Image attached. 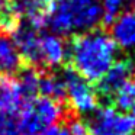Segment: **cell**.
Returning a JSON list of instances; mask_svg holds the SVG:
<instances>
[{"instance_id": "cell-1", "label": "cell", "mask_w": 135, "mask_h": 135, "mask_svg": "<svg viewBox=\"0 0 135 135\" xmlns=\"http://www.w3.org/2000/svg\"><path fill=\"white\" fill-rule=\"evenodd\" d=\"M67 60L71 70L89 83L99 81L118 60V47L105 31L93 29L73 35Z\"/></svg>"}, {"instance_id": "cell-2", "label": "cell", "mask_w": 135, "mask_h": 135, "mask_svg": "<svg viewBox=\"0 0 135 135\" xmlns=\"http://www.w3.org/2000/svg\"><path fill=\"white\" fill-rule=\"evenodd\" d=\"M102 23V0H54L47 13V28L61 36L96 29Z\"/></svg>"}, {"instance_id": "cell-3", "label": "cell", "mask_w": 135, "mask_h": 135, "mask_svg": "<svg viewBox=\"0 0 135 135\" xmlns=\"http://www.w3.org/2000/svg\"><path fill=\"white\" fill-rule=\"evenodd\" d=\"M62 118L64 106L61 102L36 96L23 103L16 120L21 135H35L54 125H58Z\"/></svg>"}, {"instance_id": "cell-4", "label": "cell", "mask_w": 135, "mask_h": 135, "mask_svg": "<svg viewBox=\"0 0 135 135\" xmlns=\"http://www.w3.org/2000/svg\"><path fill=\"white\" fill-rule=\"evenodd\" d=\"M86 126L91 135H135V118L115 106L96 109Z\"/></svg>"}, {"instance_id": "cell-5", "label": "cell", "mask_w": 135, "mask_h": 135, "mask_svg": "<svg viewBox=\"0 0 135 135\" xmlns=\"http://www.w3.org/2000/svg\"><path fill=\"white\" fill-rule=\"evenodd\" d=\"M61 79L64 83V99H67L70 108L79 115L93 113L97 109L99 96L91 83L84 80L71 68H65L62 71Z\"/></svg>"}, {"instance_id": "cell-6", "label": "cell", "mask_w": 135, "mask_h": 135, "mask_svg": "<svg viewBox=\"0 0 135 135\" xmlns=\"http://www.w3.org/2000/svg\"><path fill=\"white\" fill-rule=\"evenodd\" d=\"M135 74V64L128 58L116 60L112 67L105 73V76L97 81L96 93L105 99H112L116 91L125 84L126 81L134 77Z\"/></svg>"}, {"instance_id": "cell-7", "label": "cell", "mask_w": 135, "mask_h": 135, "mask_svg": "<svg viewBox=\"0 0 135 135\" xmlns=\"http://www.w3.org/2000/svg\"><path fill=\"white\" fill-rule=\"evenodd\" d=\"M68 45L61 35L42 31L39 38V67L58 68L67 61Z\"/></svg>"}, {"instance_id": "cell-8", "label": "cell", "mask_w": 135, "mask_h": 135, "mask_svg": "<svg viewBox=\"0 0 135 135\" xmlns=\"http://www.w3.org/2000/svg\"><path fill=\"white\" fill-rule=\"evenodd\" d=\"M41 32L29 25L19 22L13 31V41L19 50L22 61L28 62L29 67H39V38Z\"/></svg>"}, {"instance_id": "cell-9", "label": "cell", "mask_w": 135, "mask_h": 135, "mask_svg": "<svg viewBox=\"0 0 135 135\" xmlns=\"http://www.w3.org/2000/svg\"><path fill=\"white\" fill-rule=\"evenodd\" d=\"M25 102L18 80L10 76L0 77V113H19Z\"/></svg>"}, {"instance_id": "cell-10", "label": "cell", "mask_w": 135, "mask_h": 135, "mask_svg": "<svg viewBox=\"0 0 135 135\" xmlns=\"http://www.w3.org/2000/svg\"><path fill=\"white\" fill-rule=\"evenodd\" d=\"M110 36L118 48L135 50V10L123 12L112 23Z\"/></svg>"}, {"instance_id": "cell-11", "label": "cell", "mask_w": 135, "mask_h": 135, "mask_svg": "<svg viewBox=\"0 0 135 135\" xmlns=\"http://www.w3.org/2000/svg\"><path fill=\"white\" fill-rule=\"evenodd\" d=\"M22 57L12 35L0 31V74L12 76L22 70Z\"/></svg>"}, {"instance_id": "cell-12", "label": "cell", "mask_w": 135, "mask_h": 135, "mask_svg": "<svg viewBox=\"0 0 135 135\" xmlns=\"http://www.w3.org/2000/svg\"><path fill=\"white\" fill-rule=\"evenodd\" d=\"M38 96L50 97V99L62 102L64 100V83H62L61 76L41 73Z\"/></svg>"}, {"instance_id": "cell-13", "label": "cell", "mask_w": 135, "mask_h": 135, "mask_svg": "<svg viewBox=\"0 0 135 135\" xmlns=\"http://www.w3.org/2000/svg\"><path fill=\"white\" fill-rule=\"evenodd\" d=\"M21 22L18 0H0V31L13 32Z\"/></svg>"}, {"instance_id": "cell-14", "label": "cell", "mask_w": 135, "mask_h": 135, "mask_svg": "<svg viewBox=\"0 0 135 135\" xmlns=\"http://www.w3.org/2000/svg\"><path fill=\"white\" fill-rule=\"evenodd\" d=\"M39 79H41V71H38L35 67H28L25 70H21V74L16 80L21 86L25 100H31L38 96Z\"/></svg>"}, {"instance_id": "cell-15", "label": "cell", "mask_w": 135, "mask_h": 135, "mask_svg": "<svg viewBox=\"0 0 135 135\" xmlns=\"http://www.w3.org/2000/svg\"><path fill=\"white\" fill-rule=\"evenodd\" d=\"M112 100H113V105L116 109L129 113L132 106L135 105V79H131L129 81H126L116 91V94L112 97Z\"/></svg>"}, {"instance_id": "cell-16", "label": "cell", "mask_w": 135, "mask_h": 135, "mask_svg": "<svg viewBox=\"0 0 135 135\" xmlns=\"http://www.w3.org/2000/svg\"><path fill=\"white\" fill-rule=\"evenodd\" d=\"M126 0H102V23L112 25L123 12Z\"/></svg>"}, {"instance_id": "cell-17", "label": "cell", "mask_w": 135, "mask_h": 135, "mask_svg": "<svg viewBox=\"0 0 135 135\" xmlns=\"http://www.w3.org/2000/svg\"><path fill=\"white\" fill-rule=\"evenodd\" d=\"M0 135H21L15 115L0 113Z\"/></svg>"}, {"instance_id": "cell-18", "label": "cell", "mask_w": 135, "mask_h": 135, "mask_svg": "<svg viewBox=\"0 0 135 135\" xmlns=\"http://www.w3.org/2000/svg\"><path fill=\"white\" fill-rule=\"evenodd\" d=\"M35 135H71V132L68 129V126L58 123V125H54L51 128L45 129V131L39 132V134H35Z\"/></svg>"}, {"instance_id": "cell-19", "label": "cell", "mask_w": 135, "mask_h": 135, "mask_svg": "<svg viewBox=\"0 0 135 135\" xmlns=\"http://www.w3.org/2000/svg\"><path fill=\"white\" fill-rule=\"evenodd\" d=\"M71 135H91L90 132L87 131V126L83 120H73L68 126Z\"/></svg>"}, {"instance_id": "cell-20", "label": "cell", "mask_w": 135, "mask_h": 135, "mask_svg": "<svg viewBox=\"0 0 135 135\" xmlns=\"http://www.w3.org/2000/svg\"><path fill=\"white\" fill-rule=\"evenodd\" d=\"M25 2L35 7H38L41 10H45L47 13H48V9L51 7V4L54 3V0H25Z\"/></svg>"}, {"instance_id": "cell-21", "label": "cell", "mask_w": 135, "mask_h": 135, "mask_svg": "<svg viewBox=\"0 0 135 135\" xmlns=\"http://www.w3.org/2000/svg\"><path fill=\"white\" fill-rule=\"evenodd\" d=\"M129 113H131V115H132V116H134V118H135V105H134V106H132V109H131V110H129Z\"/></svg>"}, {"instance_id": "cell-22", "label": "cell", "mask_w": 135, "mask_h": 135, "mask_svg": "<svg viewBox=\"0 0 135 135\" xmlns=\"http://www.w3.org/2000/svg\"><path fill=\"white\" fill-rule=\"evenodd\" d=\"M129 2H131V3L134 4V7H135V0H129Z\"/></svg>"}]
</instances>
